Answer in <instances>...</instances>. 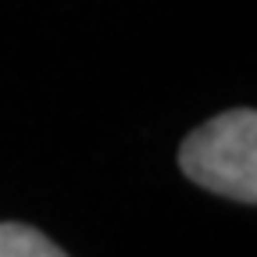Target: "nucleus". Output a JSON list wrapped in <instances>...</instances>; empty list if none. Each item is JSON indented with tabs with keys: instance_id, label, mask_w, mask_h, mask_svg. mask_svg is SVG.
I'll return each instance as SVG.
<instances>
[{
	"instance_id": "1",
	"label": "nucleus",
	"mask_w": 257,
	"mask_h": 257,
	"mask_svg": "<svg viewBox=\"0 0 257 257\" xmlns=\"http://www.w3.org/2000/svg\"><path fill=\"white\" fill-rule=\"evenodd\" d=\"M179 168L189 182L239 204L257 200V114L225 111L182 140Z\"/></svg>"
},
{
	"instance_id": "2",
	"label": "nucleus",
	"mask_w": 257,
	"mask_h": 257,
	"mask_svg": "<svg viewBox=\"0 0 257 257\" xmlns=\"http://www.w3.org/2000/svg\"><path fill=\"white\" fill-rule=\"evenodd\" d=\"M0 257H68L40 229L22 221H0Z\"/></svg>"
}]
</instances>
